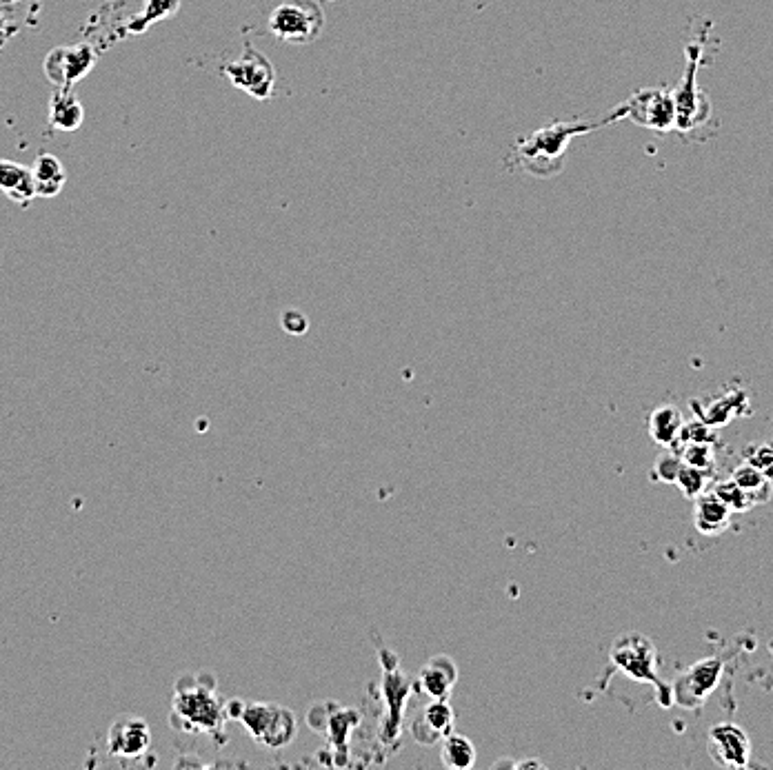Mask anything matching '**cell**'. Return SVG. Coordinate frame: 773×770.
Wrapping results in <instances>:
<instances>
[{
	"label": "cell",
	"mask_w": 773,
	"mask_h": 770,
	"mask_svg": "<svg viewBox=\"0 0 773 770\" xmlns=\"http://www.w3.org/2000/svg\"><path fill=\"white\" fill-rule=\"evenodd\" d=\"M674 451L680 455L682 462L698 466V469L705 471H716V444H705V442H689V444H678Z\"/></svg>",
	"instance_id": "obj_26"
},
{
	"label": "cell",
	"mask_w": 773,
	"mask_h": 770,
	"mask_svg": "<svg viewBox=\"0 0 773 770\" xmlns=\"http://www.w3.org/2000/svg\"><path fill=\"white\" fill-rule=\"evenodd\" d=\"M169 724L187 735H207L223 746L227 742L225 702L216 693L212 673H192L176 680Z\"/></svg>",
	"instance_id": "obj_1"
},
{
	"label": "cell",
	"mask_w": 773,
	"mask_h": 770,
	"mask_svg": "<svg viewBox=\"0 0 773 770\" xmlns=\"http://www.w3.org/2000/svg\"><path fill=\"white\" fill-rule=\"evenodd\" d=\"M531 766H534V768H542V762H538V759H527V762H520V764H516L514 768H531Z\"/></svg>",
	"instance_id": "obj_32"
},
{
	"label": "cell",
	"mask_w": 773,
	"mask_h": 770,
	"mask_svg": "<svg viewBox=\"0 0 773 770\" xmlns=\"http://www.w3.org/2000/svg\"><path fill=\"white\" fill-rule=\"evenodd\" d=\"M731 480L754 500V504H767L771 500L773 480L767 478L765 473H760L756 466H751L749 462L742 460V464H738L734 473H731Z\"/></svg>",
	"instance_id": "obj_22"
},
{
	"label": "cell",
	"mask_w": 773,
	"mask_h": 770,
	"mask_svg": "<svg viewBox=\"0 0 773 770\" xmlns=\"http://www.w3.org/2000/svg\"><path fill=\"white\" fill-rule=\"evenodd\" d=\"M380 662H383V702H385V719L380 724V742L387 748L398 746L400 731H403V715L407 708V699L414 691V682L398 668V657L389 651H380Z\"/></svg>",
	"instance_id": "obj_6"
},
{
	"label": "cell",
	"mask_w": 773,
	"mask_h": 770,
	"mask_svg": "<svg viewBox=\"0 0 773 770\" xmlns=\"http://www.w3.org/2000/svg\"><path fill=\"white\" fill-rule=\"evenodd\" d=\"M85 120V109L78 103L74 94H69V89L60 87V91L52 96L49 103V125L63 131H76Z\"/></svg>",
	"instance_id": "obj_20"
},
{
	"label": "cell",
	"mask_w": 773,
	"mask_h": 770,
	"mask_svg": "<svg viewBox=\"0 0 773 770\" xmlns=\"http://www.w3.org/2000/svg\"><path fill=\"white\" fill-rule=\"evenodd\" d=\"M709 755L722 768H747L751 764L749 735L736 724H718L709 731Z\"/></svg>",
	"instance_id": "obj_11"
},
{
	"label": "cell",
	"mask_w": 773,
	"mask_h": 770,
	"mask_svg": "<svg viewBox=\"0 0 773 770\" xmlns=\"http://www.w3.org/2000/svg\"><path fill=\"white\" fill-rule=\"evenodd\" d=\"M32 171V182H34V194L40 198H54L60 194L63 189L67 174L63 169V162H60L52 154H40L34 165L29 167Z\"/></svg>",
	"instance_id": "obj_19"
},
{
	"label": "cell",
	"mask_w": 773,
	"mask_h": 770,
	"mask_svg": "<svg viewBox=\"0 0 773 770\" xmlns=\"http://www.w3.org/2000/svg\"><path fill=\"white\" fill-rule=\"evenodd\" d=\"M227 719L247 728L258 744L267 748H285L294 742L298 722L296 715L289 708L274 704V702H243V699H232L225 704Z\"/></svg>",
	"instance_id": "obj_3"
},
{
	"label": "cell",
	"mask_w": 773,
	"mask_h": 770,
	"mask_svg": "<svg viewBox=\"0 0 773 770\" xmlns=\"http://www.w3.org/2000/svg\"><path fill=\"white\" fill-rule=\"evenodd\" d=\"M771 447H773V442H771Z\"/></svg>",
	"instance_id": "obj_33"
},
{
	"label": "cell",
	"mask_w": 773,
	"mask_h": 770,
	"mask_svg": "<svg viewBox=\"0 0 773 770\" xmlns=\"http://www.w3.org/2000/svg\"><path fill=\"white\" fill-rule=\"evenodd\" d=\"M720 435H718V429L711 427V424L702 422L700 418L696 420H685V424H682V431H680V438L676 442L678 444H689V442H705V444H718Z\"/></svg>",
	"instance_id": "obj_29"
},
{
	"label": "cell",
	"mask_w": 773,
	"mask_h": 770,
	"mask_svg": "<svg viewBox=\"0 0 773 770\" xmlns=\"http://www.w3.org/2000/svg\"><path fill=\"white\" fill-rule=\"evenodd\" d=\"M731 520H734V511L720 498H716L711 489L694 500V526L698 533L707 535V538H716V535L725 533L731 526Z\"/></svg>",
	"instance_id": "obj_16"
},
{
	"label": "cell",
	"mask_w": 773,
	"mask_h": 770,
	"mask_svg": "<svg viewBox=\"0 0 773 770\" xmlns=\"http://www.w3.org/2000/svg\"><path fill=\"white\" fill-rule=\"evenodd\" d=\"M711 493L725 502L734 513H745L756 506L754 500H751L749 495L742 491L740 486L731 478L729 480H716L714 484H711Z\"/></svg>",
	"instance_id": "obj_27"
},
{
	"label": "cell",
	"mask_w": 773,
	"mask_h": 770,
	"mask_svg": "<svg viewBox=\"0 0 773 770\" xmlns=\"http://www.w3.org/2000/svg\"><path fill=\"white\" fill-rule=\"evenodd\" d=\"M609 662L618 671L629 675L631 680L654 684L662 706H671V688L658 675V653L654 642L640 633H627L618 637L609 651Z\"/></svg>",
	"instance_id": "obj_4"
},
{
	"label": "cell",
	"mask_w": 773,
	"mask_h": 770,
	"mask_svg": "<svg viewBox=\"0 0 773 770\" xmlns=\"http://www.w3.org/2000/svg\"><path fill=\"white\" fill-rule=\"evenodd\" d=\"M94 67V52L89 45L58 47L45 60V72L54 85L69 89Z\"/></svg>",
	"instance_id": "obj_12"
},
{
	"label": "cell",
	"mask_w": 773,
	"mask_h": 770,
	"mask_svg": "<svg viewBox=\"0 0 773 770\" xmlns=\"http://www.w3.org/2000/svg\"><path fill=\"white\" fill-rule=\"evenodd\" d=\"M314 708H316V711L320 713V717H323V719H320V722H318V719H316V722H309V726L314 728V731L325 733L331 748H334V751H336V757H338V751L345 755L351 731H354V728L360 722L358 713L356 711H349V708L338 706L334 702L316 704ZM334 764H336V759H334Z\"/></svg>",
	"instance_id": "obj_14"
},
{
	"label": "cell",
	"mask_w": 773,
	"mask_h": 770,
	"mask_svg": "<svg viewBox=\"0 0 773 770\" xmlns=\"http://www.w3.org/2000/svg\"><path fill=\"white\" fill-rule=\"evenodd\" d=\"M747 404V395L742 391H731L725 395H716V398L709 400H691V409L698 413V418L702 422L711 424V427H725L727 422H731L745 411Z\"/></svg>",
	"instance_id": "obj_17"
},
{
	"label": "cell",
	"mask_w": 773,
	"mask_h": 770,
	"mask_svg": "<svg viewBox=\"0 0 773 770\" xmlns=\"http://www.w3.org/2000/svg\"><path fill=\"white\" fill-rule=\"evenodd\" d=\"M152 748V731L143 717L120 715L107 733V755L118 762H143Z\"/></svg>",
	"instance_id": "obj_9"
},
{
	"label": "cell",
	"mask_w": 773,
	"mask_h": 770,
	"mask_svg": "<svg viewBox=\"0 0 773 770\" xmlns=\"http://www.w3.org/2000/svg\"><path fill=\"white\" fill-rule=\"evenodd\" d=\"M722 671L725 664L718 657H707L698 664L689 666L687 671H682L671 688V702H676L682 708H698L707 702V697L716 691L720 684Z\"/></svg>",
	"instance_id": "obj_8"
},
{
	"label": "cell",
	"mask_w": 773,
	"mask_h": 770,
	"mask_svg": "<svg viewBox=\"0 0 773 770\" xmlns=\"http://www.w3.org/2000/svg\"><path fill=\"white\" fill-rule=\"evenodd\" d=\"M440 759L447 768L454 770H467L476 764V746L471 744V739L460 733H449L443 739V751H440Z\"/></svg>",
	"instance_id": "obj_23"
},
{
	"label": "cell",
	"mask_w": 773,
	"mask_h": 770,
	"mask_svg": "<svg viewBox=\"0 0 773 770\" xmlns=\"http://www.w3.org/2000/svg\"><path fill=\"white\" fill-rule=\"evenodd\" d=\"M269 32L289 45H309L323 34L325 9L318 0H283L269 16Z\"/></svg>",
	"instance_id": "obj_5"
},
{
	"label": "cell",
	"mask_w": 773,
	"mask_h": 770,
	"mask_svg": "<svg viewBox=\"0 0 773 770\" xmlns=\"http://www.w3.org/2000/svg\"><path fill=\"white\" fill-rule=\"evenodd\" d=\"M180 9V0H147V7L129 23V32L140 34L147 32V27L156 23V20H165L174 16Z\"/></svg>",
	"instance_id": "obj_25"
},
{
	"label": "cell",
	"mask_w": 773,
	"mask_h": 770,
	"mask_svg": "<svg viewBox=\"0 0 773 770\" xmlns=\"http://www.w3.org/2000/svg\"><path fill=\"white\" fill-rule=\"evenodd\" d=\"M714 482H716V471L698 469V466H691L685 462H682L678 478H676V486L682 491V495H685V498L691 502H694L698 495L707 493Z\"/></svg>",
	"instance_id": "obj_24"
},
{
	"label": "cell",
	"mask_w": 773,
	"mask_h": 770,
	"mask_svg": "<svg viewBox=\"0 0 773 770\" xmlns=\"http://www.w3.org/2000/svg\"><path fill=\"white\" fill-rule=\"evenodd\" d=\"M614 116H609L600 123H554L542 129H536L534 134L516 140L514 154L522 171L536 178H551L558 176L565 167V154L569 143L576 136L589 134L602 125L614 123Z\"/></svg>",
	"instance_id": "obj_2"
},
{
	"label": "cell",
	"mask_w": 773,
	"mask_h": 770,
	"mask_svg": "<svg viewBox=\"0 0 773 770\" xmlns=\"http://www.w3.org/2000/svg\"><path fill=\"white\" fill-rule=\"evenodd\" d=\"M458 682V666L449 655H434L423 666L418 680L414 682V691H420L429 699H449L451 691Z\"/></svg>",
	"instance_id": "obj_15"
},
{
	"label": "cell",
	"mask_w": 773,
	"mask_h": 770,
	"mask_svg": "<svg viewBox=\"0 0 773 770\" xmlns=\"http://www.w3.org/2000/svg\"><path fill=\"white\" fill-rule=\"evenodd\" d=\"M682 424H685V415L680 413L678 407H674V404H660L658 409L651 411L647 429L651 440L660 444V447L674 449L680 438Z\"/></svg>",
	"instance_id": "obj_18"
},
{
	"label": "cell",
	"mask_w": 773,
	"mask_h": 770,
	"mask_svg": "<svg viewBox=\"0 0 773 770\" xmlns=\"http://www.w3.org/2000/svg\"><path fill=\"white\" fill-rule=\"evenodd\" d=\"M611 116L616 120L620 116H627L634 123L665 131L676 123V103L674 96L667 94L662 89H645L640 94L631 96L625 105H620L616 111H611Z\"/></svg>",
	"instance_id": "obj_10"
},
{
	"label": "cell",
	"mask_w": 773,
	"mask_h": 770,
	"mask_svg": "<svg viewBox=\"0 0 773 770\" xmlns=\"http://www.w3.org/2000/svg\"><path fill=\"white\" fill-rule=\"evenodd\" d=\"M280 322H283V329L287 333H291V336H300V333H305L307 331V324H309L303 313L296 311V309L283 311V316H280Z\"/></svg>",
	"instance_id": "obj_31"
},
{
	"label": "cell",
	"mask_w": 773,
	"mask_h": 770,
	"mask_svg": "<svg viewBox=\"0 0 773 770\" xmlns=\"http://www.w3.org/2000/svg\"><path fill=\"white\" fill-rule=\"evenodd\" d=\"M742 460L756 466L760 473H765L767 478L773 480V447L771 444H749L742 451Z\"/></svg>",
	"instance_id": "obj_30"
},
{
	"label": "cell",
	"mask_w": 773,
	"mask_h": 770,
	"mask_svg": "<svg viewBox=\"0 0 773 770\" xmlns=\"http://www.w3.org/2000/svg\"><path fill=\"white\" fill-rule=\"evenodd\" d=\"M456 713L451 708L449 699H431L414 722H411V737L418 744L431 746L445 739L449 733H454Z\"/></svg>",
	"instance_id": "obj_13"
},
{
	"label": "cell",
	"mask_w": 773,
	"mask_h": 770,
	"mask_svg": "<svg viewBox=\"0 0 773 770\" xmlns=\"http://www.w3.org/2000/svg\"><path fill=\"white\" fill-rule=\"evenodd\" d=\"M223 72L229 78V83L256 100H269L271 94H274L278 78L276 69L271 65V60L252 45H247L243 54L232 60Z\"/></svg>",
	"instance_id": "obj_7"
},
{
	"label": "cell",
	"mask_w": 773,
	"mask_h": 770,
	"mask_svg": "<svg viewBox=\"0 0 773 770\" xmlns=\"http://www.w3.org/2000/svg\"><path fill=\"white\" fill-rule=\"evenodd\" d=\"M682 466V458L674 449H665L662 451L656 462H654V471H651V480L660 482V484H676L678 471Z\"/></svg>",
	"instance_id": "obj_28"
},
{
	"label": "cell",
	"mask_w": 773,
	"mask_h": 770,
	"mask_svg": "<svg viewBox=\"0 0 773 770\" xmlns=\"http://www.w3.org/2000/svg\"><path fill=\"white\" fill-rule=\"evenodd\" d=\"M0 191H5V194L14 202L32 200L36 196L32 171L23 165H18V162L0 160Z\"/></svg>",
	"instance_id": "obj_21"
}]
</instances>
